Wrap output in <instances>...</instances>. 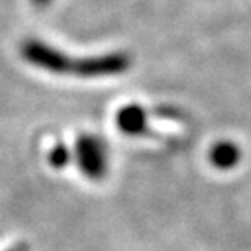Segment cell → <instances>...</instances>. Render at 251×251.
Wrapping results in <instances>:
<instances>
[{"label":"cell","mask_w":251,"mask_h":251,"mask_svg":"<svg viewBox=\"0 0 251 251\" xmlns=\"http://www.w3.org/2000/svg\"><path fill=\"white\" fill-rule=\"evenodd\" d=\"M21 56L30 65L42 68L49 74L74 75L77 68V59L70 58L68 54L37 39L25 40V44L21 46Z\"/></svg>","instance_id":"6da1fadb"},{"label":"cell","mask_w":251,"mask_h":251,"mask_svg":"<svg viewBox=\"0 0 251 251\" xmlns=\"http://www.w3.org/2000/svg\"><path fill=\"white\" fill-rule=\"evenodd\" d=\"M75 159L78 169L91 180H101L106 175L108 157L100 138L93 134H80L75 141Z\"/></svg>","instance_id":"7a4b0ae2"},{"label":"cell","mask_w":251,"mask_h":251,"mask_svg":"<svg viewBox=\"0 0 251 251\" xmlns=\"http://www.w3.org/2000/svg\"><path fill=\"white\" fill-rule=\"evenodd\" d=\"M131 65V59L124 52H114L105 56H91L77 59L75 75L77 77H106V75L124 74Z\"/></svg>","instance_id":"3957f363"},{"label":"cell","mask_w":251,"mask_h":251,"mask_svg":"<svg viewBox=\"0 0 251 251\" xmlns=\"http://www.w3.org/2000/svg\"><path fill=\"white\" fill-rule=\"evenodd\" d=\"M119 129L131 136H138L147 131V112L140 105H126L117 114Z\"/></svg>","instance_id":"277c9868"},{"label":"cell","mask_w":251,"mask_h":251,"mask_svg":"<svg viewBox=\"0 0 251 251\" xmlns=\"http://www.w3.org/2000/svg\"><path fill=\"white\" fill-rule=\"evenodd\" d=\"M241 161V150L232 141H220L211 150V162L218 169H232Z\"/></svg>","instance_id":"5b68a950"},{"label":"cell","mask_w":251,"mask_h":251,"mask_svg":"<svg viewBox=\"0 0 251 251\" xmlns=\"http://www.w3.org/2000/svg\"><path fill=\"white\" fill-rule=\"evenodd\" d=\"M72 152L68 150V147L65 143H56L49 152V162L54 169H63L65 166L70 162Z\"/></svg>","instance_id":"8992f818"},{"label":"cell","mask_w":251,"mask_h":251,"mask_svg":"<svg viewBox=\"0 0 251 251\" xmlns=\"http://www.w3.org/2000/svg\"><path fill=\"white\" fill-rule=\"evenodd\" d=\"M5 251H30V248H28L25 243H20V244H16V246L9 248V250H5Z\"/></svg>","instance_id":"52a82bcc"},{"label":"cell","mask_w":251,"mask_h":251,"mask_svg":"<svg viewBox=\"0 0 251 251\" xmlns=\"http://www.w3.org/2000/svg\"><path fill=\"white\" fill-rule=\"evenodd\" d=\"M51 2H52V0H31V4L37 5V7H47Z\"/></svg>","instance_id":"ba28073f"}]
</instances>
